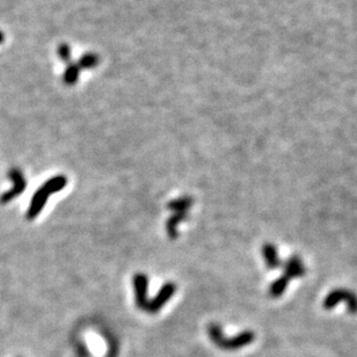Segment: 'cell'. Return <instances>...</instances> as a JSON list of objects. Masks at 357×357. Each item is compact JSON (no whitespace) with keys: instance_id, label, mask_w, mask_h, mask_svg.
I'll use <instances>...</instances> for the list:
<instances>
[{"instance_id":"3957f363","label":"cell","mask_w":357,"mask_h":357,"mask_svg":"<svg viewBox=\"0 0 357 357\" xmlns=\"http://www.w3.org/2000/svg\"><path fill=\"white\" fill-rule=\"evenodd\" d=\"M340 303H344L347 305L348 311L352 314L357 313V296L356 294L351 293L347 289H336L333 290L326 296L323 301V307L326 310H332Z\"/></svg>"},{"instance_id":"6da1fadb","label":"cell","mask_w":357,"mask_h":357,"mask_svg":"<svg viewBox=\"0 0 357 357\" xmlns=\"http://www.w3.org/2000/svg\"><path fill=\"white\" fill-rule=\"evenodd\" d=\"M68 184V179L64 175H57L53 176L50 180L43 184L42 187L38 189L33 196V200L30 202L29 208H28L27 218L34 219L39 213L42 211L44 208V204L47 203L48 199L50 198L55 192L60 191L63 188Z\"/></svg>"},{"instance_id":"5b68a950","label":"cell","mask_w":357,"mask_h":357,"mask_svg":"<svg viewBox=\"0 0 357 357\" xmlns=\"http://www.w3.org/2000/svg\"><path fill=\"white\" fill-rule=\"evenodd\" d=\"M147 286H149V278L145 274H136L134 276V288L135 296H136V304L139 309H143L147 302Z\"/></svg>"},{"instance_id":"30bf717a","label":"cell","mask_w":357,"mask_h":357,"mask_svg":"<svg viewBox=\"0 0 357 357\" xmlns=\"http://www.w3.org/2000/svg\"><path fill=\"white\" fill-rule=\"evenodd\" d=\"M191 204H192V199L190 196H183V198L175 199L173 201H171V202H168L167 208L174 212H179V211L188 212V210H189L191 207Z\"/></svg>"},{"instance_id":"9c48e42d","label":"cell","mask_w":357,"mask_h":357,"mask_svg":"<svg viewBox=\"0 0 357 357\" xmlns=\"http://www.w3.org/2000/svg\"><path fill=\"white\" fill-rule=\"evenodd\" d=\"M187 213L186 211H179L174 212V215L171 217L170 219H167L166 221V231L168 237L171 238L172 240H174L178 238V225L187 218Z\"/></svg>"},{"instance_id":"7c38bea8","label":"cell","mask_w":357,"mask_h":357,"mask_svg":"<svg viewBox=\"0 0 357 357\" xmlns=\"http://www.w3.org/2000/svg\"><path fill=\"white\" fill-rule=\"evenodd\" d=\"M98 63H99V57L94 55V53H87V55L81 57L79 63H78V67L84 69H92L95 68Z\"/></svg>"},{"instance_id":"8992f818","label":"cell","mask_w":357,"mask_h":357,"mask_svg":"<svg viewBox=\"0 0 357 357\" xmlns=\"http://www.w3.org/2000/svg\"><path fill=\"white\" fill-rule=\"evenodd\" d=\"M305 274V267L303 265L302 258L299 256H293L290 257L284 265V276L286 280L291 281L293 278H298L304 276Z\"/></svg>"},{"instance_id":"277c9868","label":"cell","mask_w":357,"mask_h":357,"mask_svg":"<svg viewBox=\"0 0 357 357\" xmlns=\"http://www.w3.org/2000/svg\"><path fill=\"white\" fill-rule=\"evenodd\" d=\"M176 290V286L174 283L168 282L166 284H164L161 286V289L158 293L157 296L151 301H147L146 304L143 307V311L149 312V313H157L160 309L166 304V303L170 301L173 296Z\"/></svg>"},{"instance_id":"5bb4252c","label":"cell","mask_w":357,"mask_h":357,"mask_svg":"<svg viewBox=\"0 0 357 357\" xmlns=\"http://www.w3.org/2000/svg\"><path fill=\"white\" fill-rule=\"evenodd\" d=\"M4 39H5V35H4L3 31H0V43L4 42Z\"/></svg>"},{"instance_id":"ba28073f","label":"cell","mask_w":357,"mask_h":357,"mask_svg":"<svg viewBox=\"0 0 357 357\" xmlns=\"http://www.w3.org/2000/svg\"><path fill=\"white\" fill-rule=\"evenodd\" d=\"M262 255H264L266 265L268 268L275 269L282 266V260L278 256L277 249L273 244H266L262 247Z\"/></svg>"},{"instance_id":"52a82bcc","label":"cell","mask_w":357,"mask_h":357,"mask_svg":"<svg viewBox=\"0 0 357 357\" xmlns=\"http://www.w3.org/2000/svg\"><path fill=\"white\" fill-rule=\"evenodd\" d=\"M10 176L12 178V180H13L14 187L12 188L10 191L6 192V194H4L2 199L3 202H8V201L14 199L15 196L21 194V192L24 190V188H26V181H24V178L21 172H19L18 170H13L10 173Z\"/></svg>"},{"instance_id":"4fadbf2b","label":"cell","mask_w":357,"mask_h":357,"mask_svg":"<svg viewBox=\"0 0 357 357\" xmlns=\"http://www.w3.org/2000/svg\"><path fill=\"white\" fill-rule=\"evenodd\" d=\"M58 53L61 59L70 64V58H71V49H70L68 44H61V46L58 48Z\"/></svg>"},{"instance_id":"8fae6325","label":"cell","mask_w":357,"mask_h":357,"mask_svg":"<svg viewBox=\"0 0 357 357\" xmlns=\"http://www.w3.org/2000/svg\"><path fill=\"white\" fill-rule=\"evenodd\" d=\"M80 68L78 64H69L67 71L64 73V83L68 85H73L78 81Z\"/></svg>"},{"instance_id":"7a4b0ae2","label":"cell","mask_w":357,"mask_h":357,"mask_svg":"<svg viewBox=\"0 0 357 357\" xmlns=\"http://www.w3.org/2000/svg\"><path fill=\"white\" fill-rule=\"evenodd\" d=\"M209 335L213 343L224 350H237L251 344L255 340V334L251 331H245L236 336H225L221 332V328L217 323L209 326Z\"/></svg>"}]
</instances>
